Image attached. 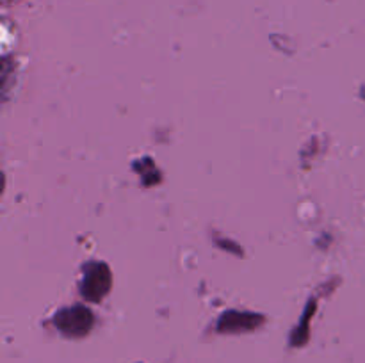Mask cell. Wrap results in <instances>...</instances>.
<instances>
[{"instance_id": "6da1fadb", "label": "cell", "mask_w": 365, "mask_h": 363, "mask_svg": "<svg viewBox=\"0 0 365 363\" xmlns=\"http://www.w3.org/2000/svg\"><path fill=\"white\" fill-rule=\"evenodd\" d=\"M57 326L63 330L64 335L68 337H81V335L88 333L89 326H91V319H89L88 313L82 312H71V313H63V315L57 319Z\"/></svg>"}]
</instances>
